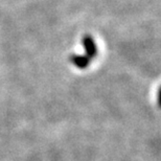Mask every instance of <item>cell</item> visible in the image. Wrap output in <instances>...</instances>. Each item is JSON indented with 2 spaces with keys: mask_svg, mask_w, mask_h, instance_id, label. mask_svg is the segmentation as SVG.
Listing matches in <instances>:
<instances>
[{
  "mask_svg": "<svg viewBox=\"0 0 161 161\" xmlns=\"http://www.w3.org/2000/svg\"><path fill=\"white\" fill-rule=\"evenodd\" d=\"M82 44L86 51L85 56L91 61L97 53V48H96L95 42L93 41V39L90 36H85L82 40Z\"/></svg>",
  "mask_w": 161,
  "mask_h": 161,
  "instance_id": "1",
  "label": "cell"
},
{
  "mask_svg": "<svg viewBox=\"0 0 161 161\" xmlns=\"http://www.w3.org/2000/svg\"><path fill=\"white\" fill-rule=\"evenodd\" d=\"M71 62L75 64L78 68L84 69V68H87V67H88L90 60L85 56V54H84V56H82V54H73L71 57Z\"/></svg>",
  "mask_w": 161,
  "mask_h": 161,
  "instance_id": "2",
  "label": "cell"
}]
</instances>
